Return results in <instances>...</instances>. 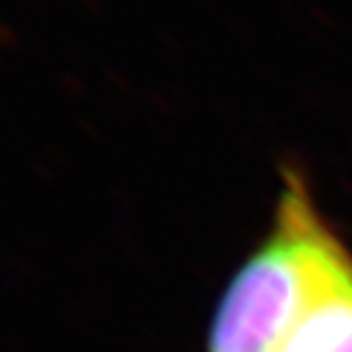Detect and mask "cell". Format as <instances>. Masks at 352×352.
Segmentation results:
<instances>
[{"label":"cell","mask_w":352,"mask_h":352,"mask_svg":"<svg viewBox=\"0 0 352 352\" xmlns=\"http://www.w3.org/2000/svg\"><path fill=\"white\" fill-rule=\"evenodd\" d=\"M342 250L303 174L286 169L270 235L223 292L206 352H274L303 298Z\"/></svg>","instance_id":"6da1fadb"},{"label":"cell","mask_w":352,"mask_h":352,"mask_svg":"<svg viewBox=\"0 0 352 352\" xmlns=\"http://www.w3.org/2000/svg\"><path fill=\"white\" fill-rule=\"evenodd\" d=\"M274 352H352V252L347 248L303 298Z\"/></svg>","instance_id":"7a4b0ae2"}]
</instances>
